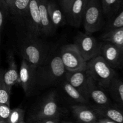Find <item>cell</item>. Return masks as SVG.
I'll list each match as a JSON object with an SVG mask.
<instances>
[{"mask_svg": "<svg viewBox=\"0 0 123 123\" xmlns=\"http://www.w3.org/2000/svg\"><path fill=\"white\" fill-rule=\"evenodd\" d=\"M66 72L60 52L50 54L47 60L37 67V85L42 87L54 86L65 78Z\"/></svg>", "mask_w": 123, "mask_h": 123, "instance_id": "cell-1", "label": "cell"}, {"mask_svg": "<svg viewBox=\"0 0 123 123\" xmlns=\"http://www.w3.org/2000/svg\"><path fill=\"white\" fill-rule=\"evenodd\" d=\"M19 53L23 60L38 67L50 55L49 48L38 37L26 34L19 46Z\"/></svg>", "mask_w": 123, "mask_h": 123, "instance_id": "cell-2", "label": "cell"}, {"mask_svg": "<svg viewBox=\"0 0 123 123\" xmlns=\"http://www.w3.org/2000/svg\"><path fill=\"white\" fill-rule=\"evenodd\" d=\"M86 70L103 89L108 90L113 80L117 78L115 69L112 68L100 55L87 62Z\"/></svg>", "mask_w": 123, "mask_h": 123, "instance_id": "cell-3", "label": "cell"}, {"mask_svg": "<svg viewBox=\"0 0 123 123\" xmlns=\"http://www.w3.org/2000/svg\"><path fill=\"white\" fill-rule=\"evenodd\" d=\"M104 16L101 0H86L82 23L85 32L99 31L105 24Z\"/></svg>", "mask_w": 123, "mask_h": 123, "instance_id": "cell-4", "label": "cell"}, {"mask_svg": "<svg viewBox=\"0 0 123 123\" xmlns=\"http://www.w3.org/2000/svg\"><path fill=\"white\" fill-rule=\"evenodd\" d=\"M60 54L67 72L86 70L87 62L83 58L74 43L66 44L61 47Z\"/></svg>", "mask_w": 123, "mask_h": 123, "instance_id": "cell-5", "label": "cell"}, {"mask_svg": "<svg viewBox=\"0 0 123 123\" xmlns=\"http://www.w3.org/2000/svg\"><path fill=\"white\" fill-rule=\"evenodd\" d=\"M62 113V109L58 103L56 92L52 91L46 96L38 109L33 113L31 120L34 123L44 119L60 117Z\"/></svg>", "mask_w": 123, "mask_h": 123, "instance_id": "cell-6", "label": "cell"}, {"mask_svg": "<svg viewBox=\"0 0 123 123\" xmlns=\"http://www.w3.org/2000/svg\"><path fill=\"white\" fill-rule=\"evenodd\" d=\"M74 44L86 62L99 55L101 43L90 34H79L74 39Z\"/></svg>", "mask_w": 123, "mask_h": 123, "instance_id": "cell-7", "label": "cell"}, {"mask_svg": "<svg viewBox=\"0 0 123 123\" xmlns=\"http://www.w3.org/2000/svg\"><path fill=\"white\" fill-rule=\"evenodd\" d=\"M37 67L22 60L19 69V84L26 96L31 94L37 85Z\"/></svg>", "mask_w": 123, "mask_h": 123, "instance_id": "cell-8", "label": "cell"}, {"mask_svg": "<svg viewBox=\"0 0 123 123\" xmlns=\"http://www.w3.org/2000/svg\"><path fill=\"white\" fill-rule=\"evenodd\" d=\"M99 55L114 69L123 67V46L104 42L101 43Z\"/></svg>", "mask_w": 123, "mask_h": 123, "instance_id": "cell-9", "label": "cell"}, {"mask_svg": "<svg viewBox=\"0 0 123 123\" xmlns=\"http://www.w3.org/2000/svg\"><path fill=\"white\" fill-rule=\"evenodd\" d=\"M24 19L27 26L28 34L33 37H39L42 34V30L38 0H31Z\"/></svg>", "mask_w": 123, "mask_h": 123, "instance_id": "cell-10", "label": "cell"}, {"mask_svg": "<svg viewBox=\"0 0 123 123\" xmlns=\"http://www.w3.org/2000/svg\"><path fill=\"white\" fill-rule=\"evenodd\" d=\"M92 78L90 76L84 90V94L88 100H91L96 106H107L110 105V100L108 95Z\"/></svg>", "mask_w": 123, "mask_h": 123, "instance_id": "cell-11", "label": "cell"}, {"mask_svg": "<svg viewBox=\"0 0 123 123\" xmlns=\"http://www.w3.org/2000/svg\"><path fill=\"white\" fill-rule=\"evenodd\" d=\"M86 0H73L64 12L66 19L74 27H79L83 23Z\"/></svg>", "mask_w": 123, "mask_h": 123, "instance_id": "cell-12", "label": "cell"}, {"mask_svg": "<svg viewBox=\"0 0 123 123\" xmlns=\"http://www.w3.org/2000/svg\"><path fill=\"white\" fill-rule=\"evenodd\" d=\"M7 68L6 70H1L0 78H2L4 84L12 88L15 84H19V72L18 70L15 57L12 50H9L7 54Z\"/></svg>", "mask_w": 123, "mask_h": 123, "instance_id": "cell-13", "label": "cell"}, {"mask_svg": "<svg viewBox=\"0 0 123 123\" xmlns=\"http://www.w3.org/2000/svg\"><path fill=\"white\" fill-rule=\"evenodd\" d=\"M71 109L73 116L80 123H97L100 118L92 107H89L84 104L73 105Z\"/></svg>", "mask_w": 123, "mask_h": 123, "instance_id": "cell-14", "label": "cell"}, {"mask_svg": "<svg viewBox=\"0 0 123 123\" xmlns=\"http://www.w3.org/2000/svg\"><path fill=\"white\" fill-rule=\"evenodd\" d=\"M100 117L106 118L117 123H123V108L107 106H92Z\"/></svg>", "mask_w": 123, "mask_h": 123, "instance_id": "cell-15", "label": "cell"}, {"mask_svg": "<svg viewBox=\"0 0 123 123\" xmlns=\"http://www.w3.org/2000/svg\"><path fill=\"white\" fill-rule=\"evenodd\" d=\"M90 75L86 70H78L66 72L65 80L84 93V90Z\"/></svg>", "mask_w": 123, "mask_h": 123, "instance_id": "cell-16", "label": "cell"}, {"mask_svg": "<svg viewBox=\"0 0 123 123\" xmlns=\"http://www.w3.org/2000/svg\"><path fill=\"white\" fill-rule=\"evenodd\" d=\"M48 9L49 18L54 29L62 26L66 22V17L62 8L57 4L54 0H49Z\"/></svg>", "mask_w": 123, "mask_h": 123, "instance_id": "cell-17", "label": "cell"}, {"mask_svg": "<svg viewBox=\"0 0 123 123\" xmlns=\"http://www.w3.org/2000/svg\"><path fill=\"white\" fill-rule=\"evenodd\" d=\"M48 1L49 0H38L42 34L46 36L52 34L55 30L50 21L48 13Z\"/></svg>", "mask_w": 123, "mask_h": 123, "instance_id": "cell-18", "label": "cell"}, {"mask_svg": "<svg viewBox=\"0 0 123 123\" xmlns=\"http://www.w3.org/2000/svg\"><path fill=\"white\" fill-rule=\"evenodd\" d=\"M62 87L64 91L73 100L81 104H86L89 101L84 93L78 89L76 88L66 80L62 83Z\"/></svg>", "mask_w": 123, "mask_h": 123, "instance_id": "cell-19", "label": "cell"}, {"mask_svg": "<svg viewBox=\"0 0 123 123\" xmlns=\"http://www.w3.org/2000/svg\"><path fill=\"white\" fill-rule=\"evenodd\" d=\"M102 39L105 42L123 46V26L105 32L102 36Z\"/></svg>", "mask_w": 123, "mask_h": 123, "instance_id": "cell-20", "label": "cell"}, {"mask_svg": "<svg viewBox=\"0 0 123 123\" xmlns=\"http://www.w3.org/2000/svg\"><path fill=\"white\" fill-rule=\"evenodd\" d=\"M123 1V0H101L105 16L111 19L118 12Z\"/></svg>", "mask_w": 123, "mask_h": 123, "instance_id": "cell-21", "label": "cell"}, {"mask_svg": "<svg viewBox=\"0 0 123 123\" xmlns=\"http://www.w3.org/2000/svg\"><path fill=\"white\" fill-rule=\"evenodd\" d=\"M113 99L123 107V81L116 78L108 88Z\"/></svg>", "mask_w": 123, "mask_h": 123, "instance_id": "cell-22", "label": "cell"}, {"mask_svg": "<svg viewBox=\"0 0 123 123\" xmlns=\"http://www.w3.org/2000/svg\"><path fill=\"white\" fill-rule=\"evenodd\" d=\"M31 0H16L12 8L10 9V14L16 18H24Z\"/></svg>", "mask_w": 123, "mask_h": 123, "instance_id": "cell-23", "label": "cell"}, {"mask_svg": "<svg viewBox=\"0 0 123 123\" xmlns=\"http://www.w3.org/2000/svg\"><path fill=\"white\" fill-rule=\"evenodd\" d=\"M123 26V1L118 12L115 16L109 19L108 24V30H114Z\"/></svg>", "mask_w": 123, "mask_h": 123, "instance_id": "cell-24", "label": "cell"}, {"mask_svg": "<svg viewBox=\"0 0 123 123\" xmlns=\"http://www.w3.org/2000/svg\"><path fill=\"white\" fill-rule=\"evenodd\" d=\"M11 90L0 78V104L10 106Z\"/></svg>", "mask_w": 123, "mask_h": 123, "instance_id": "cell-25", "label": "cell"}, {"mask_svg": "<svg viewBox=\"0 0 123 123\" xmlns=\"http://www.w3.org/2000/svg\"><path fill=\"white\" fill-rule=\"evenodd\" d=\"M10 15V8L5 0H0V33L2 34L8 16Z\"/></svg>", "mask_w": 123, "mask_h": 123, "instance_id": "cell-26", "label": "cell"}, {"mask_svg": "<svg viewBox=\"0 0 123 123\" xmlns=\"http://www.w3.org/2000/svg\"><path fill=\"white\" fill-rule=\"evenodd\" d=\"M25 111L19 108L12 109L7 123H22L24 121Z\"/></svg>", "mask_w": 123, "mask_h": 123, "instance_id": "cell-27", "label": "cell"}, {"mask_svg": "<svg viewBox=\"0 0 123 123\" xmlns=\"http://www.w3.org/2000/svg\"><path fill=\"white\" fill-rule=\"evenodd\" d=\"M12 109L10 108V106L7 105L0 104V121H2L4 123H8Z\"/></svg>", "mask_w": 123, "mask_h": 123, "instance_id": "cell-28", "label": "cell"}, {"mask_svg": "<svg viewBox=\"0 0 123 123\" xmlns=\"http://www.w3.org/2000/svg\"><path fill=\"white\" fill-rule=\"evenodd\" d=\"M34 123H60V117L44 119V120L36 121Z\"/></svg>", "mask_w": 123, "mask_h": 123, "instance_id": "cell-29", "label": "cell"}, {"mask_svg": "<svg viewBox=\"0 0 123 123\" xmlns=\"http://www.w3.org/2000/svg\"><path fill=\"white\" fill-rule=\"evenodd\" d=\"M73 1V0H62V1L60 2V6H61V7L62 8L63 12H64V11L67 9V7H68V6L70 4V3Z\"/></svg>", "mask_w": 123, "mask_h": 123, "instance_id": "cell-30", "label": "cell"}, {"mask_svg": "<svg viewBox=\"0 0 123 123\" xmlns=\"http://www.w3.org/2000/svg\"><path fill=\"white\" fill-rule=\"evenodd\" d=\"M98 123H117L115 121H112V120H110V119L106 118L103 117H100L99 119L97 121Z\"/></svg>", "mask_w": 123, "mask_h": 123, "instance_id": "cell-31", "label": "cell"}, {"mask_svg": "<svg viewBox=\"0 0 123 123\" xmlns=\"http://www.w3.org/2000/svg\"><path fill=\"white\" fill-rule=\"evenodd\" d=\"M5 1H6V4H7V6H8L10 9L12 7V6H13L14 2H15L16 0H5Z\"/></svg>", "mask_w": 123, "mask_h": 123, "instance_id": "cell-32", "label": "cell"}, {"mask_svg": "<svg viewBox=\"0 0 123 123\" xmlns=\"http://www.w3.org/2000/svg\"><path fill=\"white\" fill-rule=\"evenodd\" d=\"M0 123H4V121H0Z\"/></svg>", "mask_w": 123, "mask_h": 123, "instance_id": "cell-33", "label": "cell"}, {"mask_svg": "<svg viewBox=\"0 0 123 123\" xmlns=\"http://www.w3.org/2000/svg\"><path fill=\"white\" fill-rule=\"evenodd\" d=\"M63 123H70V122H64Z\"/></svg>", "mask_w": 123, "mask_h": 123, "instance_id": "cell-34", "label": "cell"}, {"mask_svg": "<svg viewBox=\"0 0 123 123\" xmlns=\"http://www.w3.org/2000/svg\"><path fill=\"white\" fill-rule=\"evenodd\" d=\"M62 1V0H59V2H60H60H61Z\"/></svg>", "mask_w": 123, "mask_h": 123, "instance_id": "cell-35", "label": "cell"}, {"mask_svg": "<svg viewBox=\"0 0 123 123\" xmlns=\"http://www.w3.org/2000/svg\"><path fill=\"white\" fill-rule=\"evenodd\" d=\"M22 123H25V121H24V122H22Z\"/></svg>", "mask_w": 123, "mask_h": 123, "instance_id": "cell-36", "label": "cell"}, {"mask_svg": "<svg viewBox=\"0 0 123 123\" xmlns=\"http://www.w3.org/2000/svg\"></svg>", "mask_w": 123, "mask_h": 123, "instance_id": "cell-37", "label": "cell"}]
</instances>
